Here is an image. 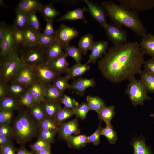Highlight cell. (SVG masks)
<instances>
[{
  "label": "cell",
  "instance_id": "6da1fadb",
  "mask_svg": "<svg viewBox=\"0 0 154 154\" xmlns=\"http://www.w3.org/2000/svg\"><path fill=\"white\" fill-rule=\"evenodd\" d=\"M144 54L137 42L109 48L98 62V68L106 79L114 83L129 80L139 74Z\"/></svg>",
  "mask_w": 154,
  "mask_h": 154
},
{
  "label": "cell",
  "instance_id": "7a4b0ae2",
  "mask_svg": "<svg viewBox=\"0 0 154 154\" xmlns=\"http://www.w3.org/2000/svg\"><path fill=\"white\" fill-rule=\"evenodd\" d=\"M101 5L114 23L125 26L139 37H143L146 34L147 30L137 13L112 1H103Z\"/></svg>",
  "mask_w": 154,
  "mask_h": 154
},
{
  "label": "cell",
  "instance_id": "3957f363",
  "mask_svg": "<svg viewBox=\"0 0 154 154\" xmlns=\"http://www.w3.org/2000/svg\"><path fill=\"white\" fill-rule=\"evenodd\" d=\"M38 127L37 123L27 112H20L13 124L14 137L17 142L24 144L30 141L35 135Z\"/></svg>",
  "mask_w": 154,
  "mask_h": 154
},
{
  "label": "cell",
  "instance_id": "277c9868",
  "mask_svg": "<svg viewBox=\"0 0 154 154\" xmlns=\"http://www.w3.org/2000/svg\"><path fill=\"white\" fill-rule=\"evenodd\" d=\"M15 28L13 25L7 26L4 38L0 42V55L1 62L9 60L15 56L19 55L23 45L16 42L14 37Z\"/></svg>",
  "mask_w": 154,
  "mask_h": 154
},
{
  "label": "cell",
  "instance_id": "5b68a950",
  "mask_svg": "<svg viewBox=\"0 0 154 154\" xmlns=\"http://www.w3.org/2000/svg\"><path fill=\"white\" fill-rule=\"evenodd\" d=\"M20 56L23 65L33 68L46 63L45 48L39 45L31 46H23Z\"/></svg>",
  "mask_w": 154,
  "mask_h": 154
},
{
  "label": "cell",
  "instance_id": "8992f818",
  "mask_svg": "<svg viewBox=\"0 0 154 154\" xmlns=\"http://www.w3.org/2000/svg\"><path fill=\"white\" fill-rule=\"evenodd\" d=\"M125 91L133 105L136 106H143L144 102L151 98L147 95L141 79L137 80L133 77L129 80Z\"/></svg>",
  "mask_w": 154,
  "mask_h": 154
},
{
  "label": "cell",
  "instance_id": "52a82bcc",
  "mask_svg": "<svg viewBox=\"0 0 154 154\" xmlns=\"http://www.w3.org/2000/svg\"><path fill=\"white\" fill-rule=\"evenodd\" d=\"M1 75L3 80L7 81L14 77L24 65L19 55L1 62Z\"/></svg>",
  "mask_w": 154,
  "mask_h": 154
},
{
  "label": "cell",
  "instance_id": "ba28073f",
  "mask_svg": "<svg viewBox=\"0 0 154 154\" xmlns=\"http://www.w3.org/2000/svg\"><path fill=\"white\" fill-rule=\"evenodd\" d=\"M103 28L108 38L114 46L121 45L127 42V33L121 26L114 23H107Z\"/></svg>",
  "mask_w": 154,
  "mask_h": 154
},
{
  "label": "cell",
  "instance_id": "9c48e42d",
  "mask_svg": "<svg viewBox=\"0 0 154 154\" xmlns=\"http://www.w3.org/2000/svg\"><path fill=\"white\" fill-rule=\"evenodd\" d=\"M79 34L78 31L74 28L61 24L55 30V41L61 44L64 48L69 45L70 42Z\"/></svg>",
  "mask_w": 154,
  "mask_h": 154
},
{
  "label": "cell",
  "instance_id": "30bf717a",
  "mask_svg": "<svg viewBox=\"0 0 154 154\" xmlns=\"http://www.w3.org/2000/svg\"><path fill=\"white\" fill-rule=\"evenodd\" d=\"M35 76L33 67L24 65L14 76V82L23 86L31 85L35 81Z\"/></svg>",
  "mask_w": 154,
  "mask_h": 154
},
{
  "label": "cell",
  "instance_id": "8fae6325",
  "mask_svg": "<svg viewBox=\"0 0 154 154\" xmlns=\"http://www.w3.org/2000/svg\"><path fill=\"white\" fill-rule=\"evenodd\" d=\"M77 117L66 122L63 123L59 126L58 131L59 138L66 141L72 134L77 135L80 133Z\"/></svg>",
  "mask_w": 154,
  "mask_h": 154
},
{
  "label": "cell",
  "instance_id": "7c38bea8",
  "mask_svg": "<svg viewBox=\"0 0 154 154\" xmlns=\"http://www.w3.org/2000/svg\"><path fill=\"white\" fill-rule=\"evenodd\" d=\"M34 68L36 76L39 81L44 84L54 82L58 77V74L46 63L38 65Z\"/></svg>",
  "mask_w": 154,
  "mask_h": 154
},
{
  "label": "cell",
  "instance_id": "4fadbf2b",
  "mask_svg": "<svg viewBox=\"0 0 154 154\" xmlns=\"http://www.w3.org/2000/svg\"><path fill=\"white\" fill-rule=\"evenodd\" d=\"M119 4L137 13L148 10L154 7V0H117Z\"/></svg>",
  "mask_w": 154,
  "mask_h": 154
},
{
  "label": "cell",
  "instance_id": "5bb4252c",
  "mask_svg": "<svg viewBox=\"0 0 154 154\" xmlns=\"http://www.w3.org/2000/svg\"><path fill=\"white\" fill-rule=\"evenodd\" d=\"M92 17L103 27L107 23L106 11L101 6L88 0H84Z\"/></svg>",
  "mask_w": 154,
  "mask_h": 154
},
{
  "label": "cell",
  "instance_id": "9a60e30c",
  "mask_svg": "<svg viewBox=\"0 0 154 154\" xmlns=\"http://www.w3.org/2000/svg\"><path fill=\"white\" fill-rule=\"evenodd\" d=\"M108 44L107 41L99 40L94 42L90 50L91 51L89 58L85 64L86 65L90 63H95L97 60L101 58L107 52L108 48Z\"/></svg>",
  "mask_w": 154,
  "mask_h": 154
},
{
  "label": "cell",
  "instance_id": "2e32d148",
  "mask_svg": "<svg viewBox=\"0 0 154 154\" xmlns=\"http://www.w3.org/2000/svg\"><path fill=\"white\" fill-rule=\"evenodd\" d=\"M96 84V82L93 78H78L74 80L70 85L69 89L74 91L77 94L82 96L86 89L89 88L94 87Z\"/></svg>",
  "mask_w": 154,
  "mask_h": 154
},
{
  "label": "cell",
  "instance_id": "e0dca14e",
  "mask_svg": "<svg viewBox=\"0 0 154 154\" xmlns=\"http://www.w3.org/2000/svg\"><path fill=\"white\" fill-rule=\"evenodd\" d=\"M46 89L44 84L40 81H35L31 85L29 90L35 103H40L46 100Z\"/></svg>",
  "mask_w": 154,
  "mask_h": 154
},
{
  "label": "cell",
  "instance_id": "ac0fdd59",
  "mask_svg": "<svg viewBox=\"0 0 154 154\" xmlns=\"http://www.w3.org/2000/svg\"><path fill=\"white\" fill-rule=\"evenodd\" d=\"M88 11L85 7L78 8L72 10H68L66 13L57 19V21H74L81 20L85 23L88 22L84 16V13Z\"/></svg>",
  "mask_w": 154,
  "mask_h": 154
},
{
  "label": "cell",
  "instance_id": "d6986e66",
  "mask_svg": "<svg viewBox=\"0 0 154 154\" xmlns=\"http://www.w3.org/2000/svg\"><path fill=\"white\" fill-rule=\"evenodd\" d=\"M43 6L40 2L37 0H21L16 7L21 11L27 13L41 11Z\"/></svg>",
  "mask_w": 154,
  "mask_h": 154
},
{
  "label": "cell",
  "instance_id": "ffe728a7",
  "mask_svg": "<svg viewBox=\"0 0 154 154\" xmlns=\"http://www.w3.org/2000/svg\"><path fill=\"white\" fill-rule=\"evenodd\" d=\"M67 56L64 53L47 63L58 74L64 72L66 73L69 68L67 59Z\"/></svg>",
  "mask_w": 154,
  "mask_h": 154
},
{
  "label": "cell",
  "instance_id": "44dd1931",
  "mask_svg": "<svg viewBox=\"0 0 154 154\" xmlns=\"http://www.w3.org/2000/svg\"><path fill=\"white\" fill-rule=\"evenodd\" d=\"M139 45L144 54L150 55L154 58V35L146 34L142 37Z\"/></svg>",
  "mask_w": 154,
  "mask_h": 154
},
{
  "label": "cell",
  "instance_id": "7402d4cb",
  "mask_svg": "<svg viewBox=\"0 0 154 154\" xmlns=\"http://www.w3.org/2000/svg\"><path fill=\"white\" fill-rule=\"evenodd\" d=\"M63 49L62 46L56 41L45 48L46 63H48L64 53Z\"/></svg>",
  "mask_w": 154,
  "mask_h": 154
},
{
  "label": "cell",
  "instance_id": "603a6c76",
  "mask_svg": "<svg viewBox=\"0 0 154 154\" xmlns=\"http://www.w3.org/2000/svg\"><path fill=\"white\" fill-rule=\"evenodd\" d=\"M22 31L24 40V46H31L39 45L38 33L28 25Z\"/></svg>",
  "mask_w": 154,
  "mask_h": 154
},
{
  "label": "cell",
  "instance_id": "cb8c5ba5",
  "mask_svg": "<svg viewBox=\"0 0 154 154\" xmlns=\"http://www.w3.org/2000/svg\"><path fill=\"white\" fill-rule=\"evenodd\" d=\"M134 149L133 154H152L143 137L134 138L130 143Z\"/></svg>",
  "mask_w": 154,
  "mask_h": 154
},
{
  "label": "cell",
  "instance_id": "d4e9b609",
  "mask_svg": "<svg viewBox=\"0 0 154 154\" xmlns=\"http://www.w3.org/2000/svg\"><path fill=\"white\" fill-rule=\"evenodd\" d=\"M41 104L47 117L54 120L61 108L60 102L45 100Z\"/></svg>",
  "mask_w": 154,
  "mask_h": 154
},
{
  "label": "cell",
  "instance_id": "484cf974",
  "mask_svg": "<svg viewBox=\"0 0 154 154\" xmlns=\"http://www.w3.org/2000/svg\"><path fill=\"white\" fill-rule=\"evenodd\" d=\"M66 141L69 147L76 149L84 147L89 143L88 136L84 134L72 135Z\"/></svg>",
  "mask_w": 154,
  "mask_h": 154
},
{
  "label": "cell",
  "instance_id": "4316f807",
  "mask_svg": "<svg viewBox=\"0 0 154 154\" xmlns=\"http://www.w3.org/2000/svg\"><path fill=\"white\" fill-rule=\"evenodd\" d=\"M86 99L90 110L94 111L97 114L106 106L103 100L98 96L88 95Z\"/></svg>",
  "mask_w": 154,
  "mask_h": 154
},
{
  "label": "cell",
  "instance_id": "83f0119b",
  "mask_svg": "<svg viewBox=\"0 0 154 154\" xmlns=\"http://www.w3.org/2000/svg\"><path fill=\"white\" fill-rule=\"evenodd\" d=\"M90 68L88 65L76 63L70 68H69L66 73L70 79L80 76L88 71Z\"/></svg>",
  "mask_w": 154,
  "mask_h": 154
},
{
  "label": "cell",
  "instance_id": "f1b7e54d",
  "mask_svg": "<svg viewBox=\"0 0 154 154\" xmlns=\"http://www.w3.org/2000/svg\"><path fill=\"white\" fill-rule=\"evenodd\" d=\"M15 18L13 24L15 28L22 30L28 25V14L25 13L16 7L15 9Z\"/></svg>",
  "mask_w": 154,
  "mask_h": 154
},
{
  "label": "cell",
  "instance_id": "f546056e",
  "mask_svg": "<svg viewBox=\"0 0 154 154\" xmlns=\"http://www.w3.org/2000/svg\"><path fill=\"white\" fill-rule=\"evenodd\" d=\"M143 85L147 93H154V76L145 70H141L139 74Z\"/></svg>",
  "mask_w": 154,
  "mask_h": 154
},
{
  "label": "cell",
  "instance_id": "4dcf8cb0",
  "mask_svg": "<svg viewBox=\"0 0 154 154\" xmlns=\"http://www.w3.org/2000/svg\"><path fill=\"white\" fill-rule=\"evenodd\" d=\"M40 12L46 21L53 22L55 18L60 14L59 12L54 8L52 3L43 5Z\"/></svg>",
  "mask_w": 154,
  "mask_h": 154
},
{
  "label": "cell",
  "instance_id": "1f68e13d",
  "mask_svg": "<svg viewBox=\"0 0 154 154\" xmlns=\"http://www.w3.org/2000/svg\"><path fill=\"white\" fill-rule=\"evenodd\" d=\"M63 95V93L53 84L49 85L46 88L45 98L46 100L60 102Z\"/></svg>",
  "mask_w": 154,
  "mask_h": 154
},
{
  "label": "cell",
  "instance_id": "d6a6232c",
  "mask_svg": "<svg viewBox=\"0 0 154 154\" xmlns=\"http://www.w3.org/2000/svg\"><path fill=\"white\" fill-rule=\"evenodd\" d=\"M97 114L99 119L104 122L106 125L110 124L112 119L116 114L115 107L113 105L106 106Z\"/></svg>",
  "mask_w": 154,
  "mask_h": 154
},
{
  "label": "cell",
  "instance_id": "836d02e7",
  "mask_svg": "<svg viewBox=\"0 0 154 154\" xmlns=\"http://www.w3.org/2000/svg\"><path fill=\"white\" fill-rule=\"evenodd\" d=\"M74 115H75L74 109L65 107L61 108L57 114L54 121L58 126H59L64 121Z\"/></svg>",
  "mask_w": 154,
  "mask_h": 154
},
{
  "label": "cell",
  "instance_id": "e575fe53",
  "mask_svg": "<svg viewBox=\"0 0 154 154\" xmlns=\"http://www.w3.org/2000/svg\"><path fill=\"white\" fill-rule=\"evenodd\" d=\"M93 38V35L90 33L85 34L80 38L78 42V48L84 55L90 50L94 42Z\"/></svg>",
  "mask_w": 154,
  "mask_h": 154
},
{
  "label": "cell",
  "instance_id": "d590c367",
  "mask_svg": "<svg viewBox=\"0 0 154 154\" xmlns=\"http://www.w3.org/2000/svg\"><path fill=\"white\" fill-rule=\"evenodd\" d=\"M30 109L33 117L39 123L48 117L40 103H35Z\"/></svg>",
  "mask_w": 154,
  "mask_h": 154
},
{
  "label": "cell",
  "instance_id": "8d00e7d4",
  "mask_svg": "<svg viewBox=\"0 0 154 154\" xmlns=\"http://www.w3.org/2000/svg\"><path fill=\"white\" fill-rule=\"evenodd\" d=\"M65 53L68 56H69L75 61L77 63H80L82 58V51L78 48L70 44L63 48Z\"/></svg>",
  "mask_w": 154,
  "mask_h": 154
},
{
  "label": "cell",
  "instance_id": "74e56055",
  "mask_svg": "<svg viewBox=\"0 0 154 154\" xmlns=\"http://www.w3.org/2000/svg\"><path fill=\"white\" fill-rule=\"evenodd\" d=\"M102 135L104 136L111 144H114L118 139L116 132L114 130L111 124L106 125L104 128Z\"/></svg>",
  "mask_w": 154,
  "mask_h": 154
},
{
  "label": "cell",
  "instance_id": "f35d334b",
  "mask_svg": "<svg viewBox=\"0 0 154 154\" xmlns=\"http://www.w3.org/2000/svg\"><path fill=\"white\" fill-rule=\"evenodd\" d=\"M18 103L15 99L10 97H5L1 100L0 110L5 109L12 111L17 109Z\"/></svg>",
  "mask_w": 154,
  "mask_h": 154
},
{
  "label": "cell",
  "instance_id": "ab89813d",
  "mask_svg": "<svg viewBox=\"0 0 154 154\" xmlns=\"http://www.w3.org/2000/svg\"><path fill=\"white\" fill-rule=\"evenodd\" d=\"M36 12H33L28 14V25L32 29L38 33L40 32L41 27Z\"/></svg>",
  "mask_w": 154,
  "mask_h": 154
},
{
  "label": "cell",
  "instance_id": "60d3db41",
  "mask_svg": "<svg viewBox=\"0 0 154 154\" xmlns=\"http://www.w3.org/2000/svg\"><path fill=\"white\" fill-rule=\"evenodd\" d=\"M70 78L67 75L58 77L54 81V85L61 92L63 93L67 89H69L70 85L68 83Z\"/></svg>",
  "mask_w": 154,
  "mask_h": 154
},
{
  "label": "cell",
  "instance_id": "b9f144b4",
  "mask_svg": "<svg viewBox=\"0 0 154 154\" xmlns=\"http://www.w3.org/2000/svg\"><path fill=\"white\" fill-rule=\"evenodd\" d=\"M58 132L49 130L40 129L39 133V138L50 143H53L56 134Z\"/></svg>",
  "mask_w": 154,
  "mask_h": 154
},
{
  "label": "cell",
  "instance_id": "7bdbcfd3",
  "mask_svg": "<svg viewBox=\"0 0 154 154\" xmlns=\"http://www.w3.org/2000/svg\"><path fill=\"white\" fill-rule=\"evenodd\" d=\"M60 102L64 107L68 108L75 109L80 105L79 103L74 98L66 94H63L62 97Z\"/></svg>",
  "mask_w": 154,
  "mask_h": 154
},
{
  "label": "cell",
  "instance_id": "ee69618b",
  "mask_svg": "<svg viewBox=\"0 0 154 154\" xmlns=\"http://www.w3.org/2000/svg\"><path fill=\"white\" fill-rule=\"evenodd\" d=\"M54 41V36H48L41 32L38 33L39 44L42 47L46 48Z\"/></svg>",
  "mask_w": 154,
  "mask_h": 154
},
{
  "label": "cell",
  "instance_id": "f6af8a7d",
  "mask_svg": "<svg viewBox=\"0 0 154 154\" xmlns=\"http://www.w3.org/2000/svg\"><path fill=\"white\" fill-rule=\"evenodd\" d=\"M74 110L76 117L84 120L86 117L87 113L90 110L87 102H82Z\"/></svg>",
  "mask_w": 154,
  "mask_h": 154
},
{
  "label": "cell",
  "instance_id": "bcb514c9",
  "mask_svg": "<svg viewBox=\"0 0 154 154\" xmlns=\"http://www.w3.org/2000/svg\"><path fill=\"white\" fill-rule=\"evenodd\" d=\"M40 129H45L58 132L59 126L54 121L47 117L40 122Z\"/></svg>",
  "mask_w": 154,
  "mask_h": 154
},
{
  "label": "cell",
  "instance_id": "7dc6e473",
  "mask_svg": "<svg viewBox=\"0 0 154 154\" xmlns=\"http://www.w3.org/2000/svg\"><path fill=\"white\" fill-rule=\"evenodd\" d=\"M12 111L1 109L0 111V125H9L13 117Z\"/></svg>",
  "mask_w": 154,
  "mask_h": 154
},
{
  "label": "cell",
  "instance_id": "c3c4849f",
  "mask_svg": "<svg viewBox=\"0 0 154 154\" xmlns=\"http://www.w3.org/2000/svg\"><path fill=\"white\" fill-rule=\"evenodd\" d=\"M20 103L22 106L30 108L35 103L29 89L25 92L21 96Z\"/></svg>",
  "mask_w": 154,
  "mask_h": 154
},
{
  "label": "cell",
  "instance_id": "681fc988",
  "mask_svg": "<svg viewBox=\"0 0 154 154\" xmlns=\"http://www.w3.org/2000/svg\"><path fill=\"white\" fill-rule=\"evenodd\" d=\"M103 129L100 122L96 130L92 135L88 136L89 143H92L95 146L99 145L101 141L100 137L102 135Z\"/></svg>",
  "mask_w": 154,
  "mask_h": 154
},
{
  "label": "cell",
  "instance_id": "f907efd6",
  "mask_svg": "<svg viewBox=\"0 0 154 154\" xmlns=\"http://www.w3.org/2000/svg\"><path fill=\"white\" fill-rule=\"evenodd\" d=\"M32 150L34 152L47 148H50V143L39 138L34 143L30 145Z\"/></svg>",
  "mask_w": 154,
  "mask_h": 154
},
{
  "label": "cell",
  "instance_id": "816d5d0a",
  "mask_svg": "<svg viewBox=\"0 0 154 154\" xmlns=\"http://www.w3.org/2000/svg\"><path fill=\"white\" fill-rule=\"evenodd\" d=\"M0 135L11 137L14 136L13 129L10 125H0Z\"/></svg>",
  "mask_w": 154,
  "mask_h": 154
},
{
  "label": "cell",
  "instance_id": "f5cc1de1",
  "mask_svg": "<svg viewBox=\"0 0 154 154\" xmlns=\"http://www.w3.org/2000/svg\"><path fill=\"white\" fill-rule=\"evenodd\" d=\"M9 90L10 92L13 95H18L24 92V88L22 85L14 83L9 86Z\"/></svg>",
  "mask_w": 154,
  "mask_h": 154
},
{
  "label": "cell",
  "instance_id": "db71d44e",
  "mask_svg": "<svg viewBox=\"0 0 154 154\" xmlns=\"http://www.w3.org/2000/svg\"><path fill=\"white\" fill-rule=\"evenodd\" d=\"M0 154H17V153L12 143H11L1 148Z\"/></svg>",
  "mask_w": 154,
  "mask_h": 154
},
{
  "label": "cell",
  "instance_id": "11a10c76",
  "mask_svg": "<svg viewBox=\"0 0 154 154\" xmlns=\"http://www.w3.org/2000/svg\"><path fill=\"white\" fill-rule=\"evenodd\" d=\"M144 70L154 76V58H152L145 62Z\"/></svg>",
  "mask_w": 154,
  "mask_h": 154
},
{
  "label": "cell",
  "instance_id": "9f6ffc18",
  "mask_svg": "<svg viewBox=\"0 0 154 154\" xmlns=\"http://www.w3.org/2000/svg\"><path fill=\"white\" fill-rule=\"evenodd\" d=\"M14 37L17 43L19 45H23L24 44V36L22 30L15 29Z\"/></svg>",
  "mask_w": 154,
  "mask_h": 154
},
{
  "label": "cell",
  "instance_id": "6f0895ef",
  "mask_svg": "<svg viewBox=\"0 0 154 154\" xmlns=\"http://www.w3.org/2000/svg\"><path fill=\"white\" fill-rule=\"evenodd\" d=\"M46 23L43 33L44 34L50 36H54L55 30H54L52 22L46 21Z\"/></svg>",
  "mask_w": 154,
  "mask_h": 154
},
{
  "label": "cell",
  "instance_id": "680465c9",
  "mask_svg": "<svg viewBox=\"0 0 154 154\" xmlns=\"http://www.w3.org/2000/svg\"><path fill=\"white\" fill-rule=\"evenodd\" d=\"M7 26L3 21L0 22V42L4 38L6 32Z\"/></svg>",
  "mask_w": 154,
  "mask_h": 154
},
{
  "label": "cell",
  "instance_id": "91938a15",
  "mask_svg": "<svg viewBox=\"0 0 154 154\" xmlns=\"http://www.w3.org/2000/svg\"><path fill=\"white\" fill-rule=\"evenodd\" d=\"M11 143H12L11 137L0 135V148L4 145Z\"/></svg>",
  "mask_w": 154,
  "mask_h": 154
},
{
  "label": "cell",
  "instance_id": "94428289",
  "mask_svg": "<svg viewBox=\"0 0 154 154\" xmlns=\"http://www.w3.org/2000/svg\"><path fill=\"white\" fill-rule=\"evenodd\" d=\"M6 86L3 83L1 82L0 84V98L1 100L5 97Z\"/></svg>",
  "mask_w": 154,
  "mask_h": 154
},
{
  "label": "cell",
  "instance_id": "6125c7cd",
  "mask_svg": "<svg viewBox=\"0 0 154 154\" xmlns=\"http://www.w3.org/2000/svg\"><path fill=\"white\" fill-rule=\"evenodd\" d=\"M35 154H51L50 148H47L42 149L35 152Z\"/></svg>",
  "mask_w": 154,
  "mask_h": 154
},
{
  "label": "cell",
  "instance_id": "be15d7a7",
  "mask_svg": "<svg viewBox=\"0 0 154 154\" xmlns=\"http://www.w3.org/2000/svg\"><path fill=\"white\" fill-rule=\"evenodd\" d=\"M55 2H57L58 3H65L68 5H73L79 3L80 1V0H71V1H64V0H60V1H54Z\"/></svg>",
  "mask_w": 154,
  "mask_h": 154
},
{
  "label": "cell",
  "instance_id": "e7e4bbea",
  "mask_svg": "<svg viewBox=\"0 0 154 154\" xmlns=\"http://www.w3.org/2000/svg\"><path fill=\"white\" fill-rule=\"evenodd\" d=\"M17 154H33L25 149L22 148L19 149L17 152Z\"/></svg>",
  "mask_w": 154,
  "mask_h": 154
},
{
  "label": "cell",
  "instance_id": "03108f58",
  "mask_svg": "<svg viewBox=\"0 0 154 154\" xmlns=\"http://www.w3.org/2000/svg\"><path fill=\"white\" fill-rule=\"evenodd\" d=\"M0 5H1V6H3V7H6V5L3 3L2 0H0Z\"/></svg>",
  "mask_w": 154,
  "mask_h": 154
},
{
  "label": "cell",
  "instance_id": "003e7915",
  "mask_svg": "<svg viewBox=\"0 0 154 154\" xmlns=\"http://www.w3.org/2000/svg\"><path fill=\"white\" fill-rule=\"evenodd\" d=\"M150 116L153 117L154 118V113L150 115Z\"/></svg>",
  "mask_w": 154,
  "mask_h": 154
}]
</instances>
